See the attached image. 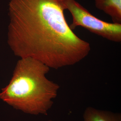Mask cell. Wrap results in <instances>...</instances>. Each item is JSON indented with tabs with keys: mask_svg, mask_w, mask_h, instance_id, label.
<instances>
[{
	"mask_svg": "<svg viewBox=\"0 0 121 121\" xmlns=\"http://www.w3.org/2000/svg\"><path fill=\"white\" fill-rule=\"evenodd\" d=\"M66 9L72 15L70 28L82 27L109 41L121 42V24L105 22L95 17L75 0H64Z\"/></svg>",
	"mask_w": 121,
	"mask_h": 121,
	"instance_id": "obj_3",
	"label": "cell"
},
{
	"mask_svg": "<svg viewBox=\"0 0 121 121\" xmlns=\"http://www.w3.org/2000/svg\"><path fill=\"white\" fill-rule=\"evenodd\" d=\"M95 7L109 16L113 23L121 24V0H95Z\"/></svg>",
	"mask_w": 121,
	"mask_h": 121,
	"instance_id": "obj_4",
	"label": "cell"
},
{
	"mask_svg": "<svg viewBox=\"0 0 121 121\" xmlns=\"http://www.w3.org/2000/svg\"></svg>",
	"mask_w": 121,
	"mask_h": 121,
	"instance_id": "obj_6",
	"label": "cell"
},
{
	"mask_svg": "<svg viewBox=\"0 0 121 121\" xmlns=\"http://www.w3.org/2000/svg\"><path fill=\"white\" fill-rule=\"evenodd\" d=\"M66 9L64 0H10L8 42L15 55L33 58L55 69L86 58L90 44L70 28Z\"/></svg>",
	"mask_w": 121,
	"mask_h": 121,
	"instance_id": "obj_1",
	"label": "cell"
},
{
	"mask_svg": "<svg viewBox=\"0 0 121 121\" xmlns=\"http://www.w3.org/2000/svg\"><path fill=\"white\" fill-rule=\"evenodd\" d=\"M50 68L33 58H21L8 85L2 89L0 99L27 113L47 115L60 88L46 78Z\"/></svg>",
	"mask_w": 121,
	"mask_h": 121,
	"instance_id": "obj_2",
	"label": "cell"
},
{
	"mask_svg": "<svg viewBox=\"0 0 121 121\" xmlns=\"http://www.w3.org/2000/svg\"><path fill=\"white\" fill-rule=\"evenodd\" d=\"M84 121H121V114L89 107L84 111Z\"/></svg>",
	"mask_w": 121,
	"mask_h": 121,
	"instance_id": "obj_5",
	"label": "cell"
}]
</instances>
